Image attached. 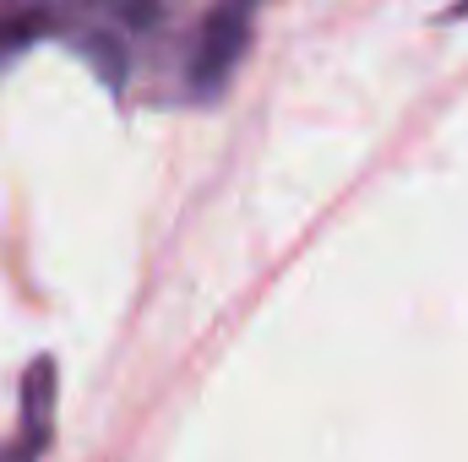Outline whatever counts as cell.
<instances>
[{"label":"cell","instance_id":"cell-1","mask_svg":"<svg viewBox=\"0 0 468 462\" xmlns=\"http://www.w3.org/2000/svg\"><path fill=\"white\" fill-rule=\"evenodd\" d=\"M245 49H250V11L245 5H218L202 22V33L191 44V60H186V88H191L197 104L224 93V82L234 77V66L245 60Z\"/></svg>","mask_w":468,"mask_h":462},{"label":"cell","instance_id":"cell-2","mask_svg":"<svg viewBox=\"0 0 468 462\" xmlns=\"http://www.w3.org/2000/svg\"><path fill=\"white\" fill-rule=\"evenodd\" d=\"M55 403H60V375L55 359L38 353L22 370V408H16V436L0 441V462H44L55 436Z\"/></svg>","mask_w":468,"mask_h":462}]
</instances>
